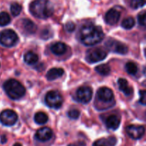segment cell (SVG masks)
Returning a JSON list of instances; mask_svg holds the SVG:
<instances>
[{"label":"cell","instance_id":"6da1fadb","mask_svg":"<svg viewBox=\"0 0 146 146\" xmlns=\"http://www.w3.org/2000/svg\"><path fill=\"white\" fill-rule=\"evenodd\" d=\"M104 38L102 28L91 23L84 24L80 31V40L86 46H94L101 42Z\"/></svg>","mask_w":146,"mask_h":146},{"label":"cell","instance_id":"7a4b0ae2","mask_svg":"<svg viewBox=\"0 0 146 146\" xmlns=\"http://www.w3.org/2000/svg\"><path fill=\"white\" fill-rule=\"evenodd\" d=\"M29 10L33 16L44 19L52 16L54 8L52 3L48 0H35L30 4Z\"/></svg>","mask_w":146,"mask_h":146},{"label":"cell","instance_id":"3957f363","mask_svg":"<svg viewBox=\"0 0 146 146\" xmlns=\"http://www.w3.org/2000/svg\"><path fill=\"white\" fill-rule=\"evenodd\" d=\"M4 89L10 98L18 100L22 98L26 93L24 86L15 79H9L4 84Z\"/></svg>","mask_w":146,"mask_h":146},{"label":"cell","instance_id":"277c9868","mask_svg":"<svg viewBox=\"0 0 146 146\" xmlns=\"http://www.w3.org/2000/svg\"><path fill=\"white\" fill-rule=\"evenodd\" d=\"M18 40L17 34L11 29H5L0 33V44L4 46H14L18 42Z\"/></svg>","mask_w":146,"mask_h":146},{"label":"cell","instance_id":"5b68a950","mask_svg":"<svg viewBox=\"0 0 146 146\" xmlns=\"http://www.w3.org/2000/svg\"><path fill=\"white\" fill-rule=\"evenodd\" d=\"M45 102L50 108L58 109L63 104V97L58 91H51L46 95Z\"/></svg>","mask_w":146,"mask_h":146},{"label":"cell","instance_id":"8992f818","mask_svg":"<svg viewBox=\"0 0 146 146\" xmlns=\"http://www.w3.org/2000/svg\"><path fill=\"white\" fill-rule=\"evenodd\" d=\"M106 55V52L101 48H91L87 51L86 54V59L88 63L94 64L105 59Z\"/></svg>","mask_w":146,"mask_h":146},{"label":"cell","instance_id":"52a82bcc","mask_svg":"<svg viewBox=\"0 0 146 146\" xmlns=\"http://www.w3.org/2000/svg\"><path fill=\"white\" fill-rule=\"evenodd\" d=\"M18 115L12 110L7 109L0 113V122L6 126H11L17 123Z\"/></svg>","mask_w":146,"mask_h":146},{"label":"cell","instance_id":"ba28073f","mask_svg":"<svg viewBox=\"0 0 146 146\" xmlns=\"http://www.w3.org/2000/svg\"><path fill=\"white\" fill-rule=\"evenodd\" d=\"M107 48L113 52L119 54H125L128 53V48L125 44L115 39H109L106 42Z\"/></svg>","mask_w":146,"mask_h":146},{"label":"cell","instance_id":"9c48e42d","mask_svg":"<svg viewBox=\"0 0 146 146\" xmlns=\"http://www.w3.org/2000/svg\"><path fill=\"white\" fill-rule=\"evenodd\" d=\"M93 91L88 86H81L77 90L76 96L78 101L82 104H88L92 98Z\"/></svg>","mask_w":146,"mask_h":146},{"label":"cell","instance_id":"30bf717a","mask_svg":"<svg viewBox=\"0 0 146 146\" xmlns=\"http://www.w3.org/2000/svg\"><path fill=\"white\" fill-rule=\"evenodd\" d=\"M126 132L131 138L134 140H138L143 136L145 130V128L141 125H131L127 127Z\"/></svg>","mask_w":146,"mask_h":146},{"label":"cell","instance_id":"8fae6325","mask_svg":"<svg viewBox=\"0 0 146 146\" xmlns=\"http://www.w3.org/2000/svg\"><path fill=\"white\" fill-rule=\"evenodd\" d=\"M97 96L103 102H110L113 99V93L109 88L102 87L97 91Z\"/></svg>","mask_w":146,"mask_h":146},{"label":"cell","instance_id":"7c38bea8","mask_svg":"<svg viewBox=\"0 0 146 146\" xmlns=\"http://www.w3.org/2000/svg\"><path fill=\"white\" fill-rule=\"evenodd\" d=\"M35 136L36 138L39 141L46 142V141H49L52 138L53 131L48 127H44L36 131Z\"/></svg>","mask_w":146,"mask_h":146},{"label":"cell","instance_id":"4fadbf2b","mask_svg":"<svg viewBox=\"0 0 146 146\" xmlns=\"http://www.w3.org/2000/svg\"><path fill=\"white\" fill-rule=\"evenodd\" d=\"M121 14L118 10L111 9L106 12L105 15V21L109 25H115L119 21Z\"/></svg>","mask_w":146,"mask_h":146},{"label":"cell","instance_id":"5bb4252c","mask_svg":"<svg viewBox=\"0 0 146 146\" xmlns=\"http://www.w3.org/2000/svg\"><path fill=\"white\" fill-rule=\"evenodd\" d=\"M21 26L23 29L26 33L29 34H33L36 32L37 29V27L31 20L28 19H24L21 20Z\"/></svg>","mask_w":146,"mask_h":146},{"label":"cell","instance_id":"9a60e30c","mask_svg":"<svg viewBox=\"0 0 146 146\" xmlns=\"http://www.w3.org/2000/svg\"><path fill=\"white\" fill-rule=\"evenodd\" d=\"M120 118L115 115H111L106 118V125L108 129H111L113 131L118 129L120 125Z\"/></svg>","mask_w":146,"mask_h":146},{"label":"cell","instance_id":"2e32d148","mask_svg":"<svg viewBox=\"0 0 146 146\" xmlns=\"http://www.w3.org/2000/svg\"><path fill=\"white\" fill-rule=\"evenodd\" d=\"M118 84L120 91H122L126 96H129L133 94V88L131 87H129L126 79L123 78H119L118 81Z\"/></svg>","mask_w":146,"mask_h":146},{"label":"cell","instance_id":"e0dca14e","mask_svg":"<svg viewBox=\"0 0 146 146\" xmlns=\"http://www.w3.org/2000/svg\"><path fill=\"white\" fill-rule=\"evenodd\" d=\"M66 45L62 42H56L53 44L51 46V52L57 56L63 55L64 53H66Z\"/></svg>","mask_w":146,"mask_h":146},{"label":"cell","instance_id":"ac0fdd59","mask_svg":"<svg viewBox=\"0 0 146 146\" xmlns=\"http://www.w3.org/2000/svg\"><path fill=\"white\" fill-rule=\"evenodd\" d=\"M64 74V69L61 68H53L50 69L46 74L47 79L49 81H54L62 76Z\"/></svg>","mask_w":146,"mask_h":146},{"label":"cell","instance_id":"d6986e66","mask_svg":"<svg viewBox=\"0 0 146 146\" xmlns=\"http://www.w3.org/2000/svg\"><path fill=\"white\" fill-rule=\"evenodd\" d=\"M24 60L29 65H33L38 61V56L36 53L33 51H28L24 54Z\"/></svg>","mask_w":146,"mask_h":146},{"label":"cell","instance_id":"ffe728a7","mask_svg":"<svg viewBox=\"0 0 146 146\" xmlns=\"http://www.w3.org/2000/svg\"><path fill=\"white\" fill-rule=\"evenodd\" d=\"M48 115L44 112H38L34 115V121L38 125H44L48 121Z\"/></svg>","mask_w":146,"mask_h":146},{"label":"cell","instance_id":"44dd1931","mask_svg":"<svg viewBox=\"0 0 146 146\" xmlns=\"http://www.w3.org/2000/svg\"><path fill=\"white\" fill-rule=\"evenodd\" d=\"M96 71L101 76H107L111 72V68L108 64H101L95 68Z\"/></svg>","mask_w":146,"mask_h":146},{"label":"cell","instance_id":"7402d4cb","mask_svg":"<svg viewBox=\"0 0 146 146\" xmlns=\"http://www.w3.org/2000/svg\"><path fill=\"white\" fill-rule=\"evenodd\" d=\"M11 21V18L8 13L5 11H1L0 13V26L4 27V26L8 25Z\"/></svg>","mask_w":146,"mask_h":146},{"label":"cell","instance_id":"603a6c76","mask_svg":"<svg viewBox=\"0 0 146 146\" xmlns=\"http://www.w3.org/2000/svg\"><path fill=\"white\" fill-rule=\"evenodd\" d=\"M121 26L125 29H131L135 26V20L133 17L125 18L121 23Z\"/></svg>","mask_w":146,"mask_h":146},{"label":"cell","instance_id":"cb8c5ba5","mask_svg":"<svg viewBox=\"0 0 146 146\" xmlns=\"http://www.w3.org/2000/svg\"><path fill=\"white\" fill-rule=\"evenodd\" d=\"M125 70L131 75H135L138 72V66L133 62H128L125 64Z\"/></svg>","mask_w":146,"mask_h":146},{"label":"cell","instance_id":"d4e9b609","mask_svg":"<svg viewBox=\"0 0 146 146\" xmlns=\"http://www.w3.org/2000/svg\"><path fill=\"white\" fill-rule=\"evenodd\" d=\"M21 10H22V7L17 2L12 3L11 4V7H10V11H11V14L14 17H17V16L19 15L20 13H21Z\"/></svg>","mask_w":146,"mask_h":146},{"label":"cell","instance_id":"484cf974","mask_svg":"<svg viewBox=\"0 0 146 146\" xmlns=\"http://www.w3.org/2000/svg\"><path fill=\"white\" fill-rule=\"evenodd\" d=\"M145 4L146 0H131V7L135 9L143 7Z\"/></svg>","mask_w":146,"mask_h":146},{"label":"cell","instance_id":"4316f807","mask_svg":"<svg viewBox=\"0 0 146 146\" xmlns=\"http://www.w3.org/2000/svg\"><path fill=\"white\" fill-rule=\"evenodd\" d=\"M138 21L140 26L146 28V11H141L138 15Z\"/></svg>","mask_w":146,"mask_h":146},{"label":"cell","instance_id":"83f0119b","mask_svg":"<svg viewBox=\"0 0 146 146\" xmlns=\"http://www.w3.org/2000/svg\"><path fill=\"white\" fill-rule=\"evenodd\" d=\"M67 115L71 119L76 120L77 118H78V117L80 116V112L76 109H71L68 111Z\"/></svg>","mask_w":146,"mask_h":146},{"label":"cell","instance_id":"f1b7e54d","mask_svg":"<svg viewBox=\"0 0 146 146\" xmlns=\"http://www.w3.org/2000/svg\"><path fill=\"white\" fill-rule=\"evenodd\" d=\"M93 146H110L108 144V140L105 138H101L96 141L93 144Z\"/></svg>","mask_w":146,"mask_h":146},{"label":"cell","instance_id":"f546056e","mask_svg":"<svg viewBox=\"0 0 146 146\" xmlns=\"http://www.w3.org/2000/svg\"><path fill=\"white\" fill-rule=\"evenodd\" d=\"M52 34L53 33L50 31V29H44L41 32V36L44 39H47L49 37L52 36Z\"/></svg>","mask_w":146,"mask_h":146},{"label":"cell","instance_id":"4dcf8cb0","mask_svg":"<svg viewBox=\"0 0 146 146\" xmlns=\"http://www.w3.org/2000/svg\"><path fill=\"white\" fill-rule=\"evenodd\" d=\"M140 100L139 102L142 105L146 106V91H141L139 92Z\"/></svg>","mask_w":146,"mask_h":146},{"label":"cell","instance_id":"1f68e13d","mask_svg":"<svg viewBox=\"0 0 146 146\" xmlns=\"http://www.w3.org/2000/svg\"><path fill=\"white\" fill-rule=\"evenodd\" d=\"M65 27L67 31H68V32H72V31H74V29H75L76 26L74 22H72V21H68V22H67L66 24Z\"/></svg>","mask_w":146,"mask_h":146},{"label":"cell","instance_id":"d6a6232c","mask_svg":"<svg viewBox=\"0 0 146 146\" xmlns=\"http://www.w3.org/2000/svg\"><path fill=\"white\" fill-rule=\"evenodd\" d=\"M107 140H108V144L110 146H114L116 143V138L115 137H110Z\"/></svg>","mask_w":146,"mask_h":146},{"label":"cell","instance_id":"836d02e7","mask_svg":"<svg viewBox=\"0 0 146 146\" xmlns=\"http://www.w3.org/2000/svg\"><path fill=\"white\" fill-rule=\"evenodd\" d=\"M7 141V137H6V135H1V143L2 144H4Z\"/></svg>","mask_w":146,"mask_h":146},{"label":"cell","instance_id":"e575fe53","mask_svg":"<svg viewBox=\"0 0 146 146\" xmlns=\"http://www.w3.org/2000/svg\"><path fill=\"white\" fill-rule=\"evenodd\" d=\"M68 146H80V145H78V144H76V143H71V144H69Z\"/></svg>","mask_w":146,"mask_h":146},{"label":"cell","instance_id":"d590c367","mask_svg":"<svg viewBox=\"0 0 146 146\" xmlns=\"http://www.w3.org/2000/svg\"><path fill=\"white\" fill-rule=\"evenodd\" d=\"M13 146H22V145H21L20 143H17L14 144V145Z\"/></svg>","mask_w":146,"mask_h":146},{"label":"cell","instance_id":"8d00e7d4","mask_svg":"<svg viewBox=\"0 0 146 146\" xmlns=\"http://www.w3.org/2000/svg\"><path fill=\"white\" fill-rule=\"evenodd\" d=\"M143 74H144V75H145L146 76V67L145 68H144V70H143Z\"/></svg>","mask_w":146,"mask_h":146},{"label":"cell","instance_id":"74e56055","mask_svg":"<svg viewBox=\"0 0 146 146\" xmlns=\"http://www.w3.org/2000/svg\"><path fill=\"white\" fill-rule=\"evenodd\" d=\"M145 56H146V49H145Z\"/></svg>","mask_w":146,"mask_h":146}]
</instances>
